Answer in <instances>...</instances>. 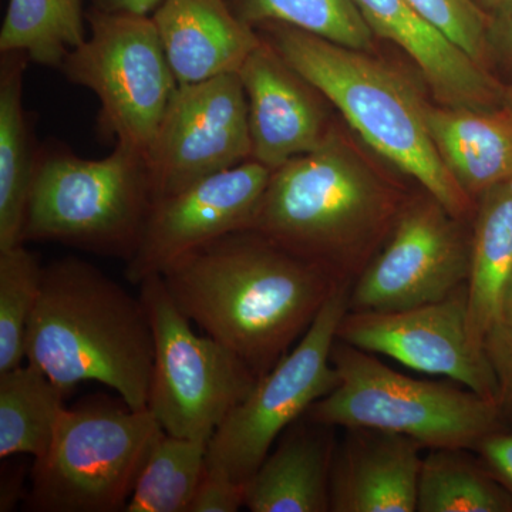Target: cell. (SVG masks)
<instances>
[{"label":"cell","mask_w":512,"mask_h":512,"mask_svg":"<svg viewBox=\"0 0 512 512\" xmlns=\"http://www.w3.org/2000/svg\"><path fill=\"white\" fill-rule=\"evenodd\" d=\"M161 276L184 315L258 379L291 352L343 286L252 228L195 249Z\"/></svg>","instance_id":"cell-1"},{"label":"cell","mask_w":512,"mask_h":512,"mask_svg":"<svg viewBox=\"0 0 512 512\" xmlns=\"http://www.w3.org/2000/svg\"><path fill=\"white\" fill-rule=\"evenodd\" d=\"M406 201L332 128L316 150L272 171L251 228L352 288Z\"/></svg>","instance_id":"cell-2"},{"label":"cell","mask_w":512,"mask_h":512,"mask_svg":"<svg viewBox=\"0 0 512 512\" xmlns=\"http://www.w3.org/2000/svg\"><path fill=\"white\" fill-rule=\"evenodd\" d=\"M26 359L64 392L100 383L130 409H147L154 338L146 306L90 262L57 259L43 268Z\"/></svg>","instance_id":"cell-3"},{"label":"cell","mask_w":512,"mask_h":512,"mask_svg":"<svg viewBox=\"0 0 512 512\" xmlns=\"http://www.w3.org/2000/svg\"><path fill=\"white\" fill-rule=\"evenodd\" d=\"M258 35L336 107L384 160L417 181L460 220L473 221L476 202L448 173L427 130L426 99L389 63L303 30L264 23Z\"/></svg>","instance_id":"cell-4"},{"label":"cell","mask_w":512,"mask_h":512,"mask_svg":"<svg viewBox=\"0 0 512 512\" xmlns=\"http://www.w3.org/2000/svg\"><path fill=\"white\" fill-rule=\"evenodd\" d=\"M154 201L146 154L116 144L87 160L66 148L39 151L22 241L57 242L130 261Z\"/></svg>","instance_id":"cell-5"},{"label":"cell","mask_w":512,"mask_h":512,"mask_svg":"<svg viewBox=\"0 0 512 512\" xmlns=\"http://www.w3.org/2000/svg\"><path fill=\"white\" fill-rule=\"evenodd\" d=\"M330 360L339 383L305 414L316 423L403 434L427 450H474L507 424L497 403L473 390L404 376L342 340L333 343Z\"/></svg>","instance_id":"cell-6"},{"label":"cell","mask_w":512,"mask_h":512,"mask_svg":"<svg viewBox=\"0 0 512 512\" xmlns=\"http://www.w3.org/2000/svg\"><path fill=\"white\" fill-rule=\"evenodd\" d=\"M163 431L148 409L64 407L49 450L33 463L29 510L124 512Z\"/></svg>","instance_id":"cell-7"},{"label":"cell","mask_w":512,"mask_h":512,"mask_svg":"<svg viewBox=\"0 0 512 512\" xmlns=\"http://www.w3.org/2000/svg\"><path fill=\"white\" fill-rule=\"evenodd\" d=\"M89 35L64 60L70 83L96 94L97 128L114 144L146 154L178 87L151 16L90 8Z\"/></svg>","instance_id":"cell-8"},{"label":"cell","mask_w":512,"mask_h":512,"mask_svg":"<svg viewBox=\"0 0 512 512\" xmlns=\"http://www.w3.org/2000/svg\"><path fill=\"white\" fill-rule=\"evenodd\" d=\"M140 288L154 338L147 409L164 433L210 441L258 377L227 346L192 329L163 276H148Z\"/></svg>","instance_id":"cell-9"},{"label":"cell","mask_w":512,"mask_h":512,"mask_svg":"<svg viewBox=\"0 0 512 512\" xmlns=\"http://www.w3.org/2000/svg\"><path fill=\"white\" fill-rule=\"evenodd\" d=\"M349 292L335 289L291 352L222 421L208 443L207 470L247 484L282 433L338 386L330 353Z\"/></svg>","instance_id":"cell-10"},{"label":"cell","mask_w":512,"mask_h":512,"mask_svg":"<svg viewBox=\"0 0 512 512\" xmlns=\"http://www.w3.org/2000/svg\"><path fill=\"white\" fill-rule=\"evenodd\" d=\"M473 221L424 191L407 198L384 247L349 292L348 311L392 312L443 301L467 285Z\"/></svg>","instance_id":"cell-11"},{"label":"cell","mask_w":512,"mask_h":512,"mask_svg":"<svg viewBox=\"0 0 512 512\" xmlns=\"http://www.w3.org/2000/svg\"><path fill=\"white\" fill-rule=\"evenodd\" d=\"M251 158L248 100L239 74L178 84L147 153L154 198Z\"/></svg>","instance_id":"cell-12"},{"label":"cell","mask_w":512,"mask_h":512,"mask_svg":"<svg viewBox=\"0 0 512 512\" xmlns=\"http://www.w3.org/2000/svg\"><path fill=\"white\" fill-rule=\"evenodd\" d=\"M336 339L419 372L446 376L497 403L493 369L468 329L467 285L443 301L403 311H348Z\"/></svg>","instance_id":"cell-13"},{"label":"cell","mask_w":512,"mask_h":512,"mask_svg":"<svg viewBox=\"0 0 512 512\" xmlns=\"http://www.w3.org/2000/svg\"><path fill=\"white\" fill-rule=\"evenodd\" d=\"M272 171L255 160L154 198L126 278L140 285L178 259L225 235L251 228Z\"/></svg>","instance_id":"cell-14"},{"label":"cell","mask_w":512,"mask_h":512,"mask_svg":"<svg viewBox=\"0 0 512 512\" xmlns=\"http://www.w3.org/2000/svg\"><path fill=\"white\" fill-rule=\"evenodd\" d=\"M238 74L248 100L252 160L275 171L326 140L332 127L325 97L264 39Z\"/></svg>","instance_id":"cell-15"},{"label":"cell","mask_w":512,"mask_h":512,"mask_svg":"<svg viewBox=\"0 0 512 512\" xmlns=\"http://www.w3.org/2000/svg\"><path fill=\"white\" fill-rule=\"evenodd\" d=\"M367 26L402 49L419 67L434 100L444 106L497 110L505 84L421 18L407 0H353Z\"/></svg>","instance_id":"cell-16"},{"label":"cell","mask_w":512,"mask_h":512,"mask_svg":"<svg viewBox=\"0 0 512 512\" xmlns=\"http://www.w3.org/2000/svg\"><path fill=\"white\" fill-rule=\"evenodd\" d=\"M336 444L330 512H414L423 450L390 431L353 427Z\"/></svg>","instance_id":"cell-17"},{"label":"cell","mask_w":512,"mask_h":512,"mask_svg":"<svg viewBox=\"0 0 512 512\" xmlns=\"http://www.w3.org/2000/svg\"><path fill=\"white\" fill-rule=\"evenodd\" d=\"M151 18L180 84L238 73L262 42L227 0H161Z\"/></svg>","instance_id":"cell-18"},{"label":"cell","mask_w":512,"mask_h":512,"mask_svg":"<svg viewBox=\"0 0 512 512\" xmlns=\"http://www.w3.org/2000/svg\"><path fill=\"white\" fill-rule=\"evenodd\" d=\"M335 427L302 416L279 437L247 481L252 512H330Z\"/></svg>","instance_id":"cell-19"},{"label":"cell","mask_w":512,"mask_h":512,"mask_svg":"<svg viewBox=\"0 0 512 512\" xmlns=\"http://www.w3.org/2000/svg\"><path fill=\"white\" fill-rule=\"evenodd\" d=\"M424 119L448 173L474 202L512 178V116L505 107L476 110L424 104Z\"/></svg>","instance_id":"cell-20"},{"label":"cell","mask_w":512,"mask_h":512,"mask_svg":"<svg viewBox=\"0 0 512 512\" xmlns=\"http://www.w3.org/2000/svg\"><path fill=\"white\" fill-rule=\"evenodd\" d=\"M25 53H2L0 60V251L23 244L30 188L39 158L32 126L23 109Z\"/></svg>","instance_id":"cell-21"},{"label":"cell","mask_w":512,"mask_h":512,"mask_svg":"<svg viewBox=\"0 0 512 512\" xmlns=\"http://www.w3.org/2000/svg\"><path fill=\"white\" fill-rule=\"evenodd\" d=\"M512 274V178L476 201L467 282L468 329L478 348L500 322L501 299Z\"/></svg>","instance_id":"cell-22"},{"label":"cell","mask_w":512,"mask_h":512,"mask_svg":"<svg viewBox=\"0 0 512 512\" xmlns=\"http://www.w3.org/2000/svg\"><path fill=\"white\" fill-rule=\"evenodd\" d=\"M67 394L30 363L0 373V458L45 456Z\"/></svg>","instance_id":"cell-23"},{"label":"cell","mask_w":512,"mask_h":512,"mask_svg":"<svg viewBox=\"0 0 512 512\" xmlns=\"http://www.w3.org/2000/svg\"><path fill=\"white\" fill-rule=\"evenodd\" d=\"M467 448H430L423 457L417 512H512V498Z\"/></svg>","instance_id":"cell-24"},{"label":"cell","mask_w":512,"mask_h":512,"mask_svg":"<svg viewBox=\"0 0 512 512\" xmlns=\"http://www.w3.org/2000/svg\"><path fill=\"white\" fill-rule=\"evenodd\" d=\"M83 0H9L0 53H25L30 63L60 70L87 39Z\"/></svg>","instance_id":"cell-25"},{"label":"cell","mask_w":512,"mask_h":512,"mask_svg":"<svg viewBox=\"0 0 512 512\" xmlns=\"http://www.w3.org/2000/svg\"><path fill=\"white\" fill-rule=\"evenodd\" d=\"M208 443L163 431L148 454L124 512H190L207 467Z\"/></svg>","instance_id":"cell-26"},{"label":"cell","mask_w":512,"mask_h":512,"mask_svg":"<svg viewBox=\"0 0 512 512\" xmlns=\"http://www.w3.org/2000/svg\"><path fill=\"white\" fill-rule=\"evenodd\" d=\"M239 20L256 28L282 23L336 45L370 52L375 33L353 0H227Z\"/></svg>","instance_id":"cell-27"},{"label":"cell","mask_w":512,"mask_h":512,"mask_svg":"<svg viewBox=\"0 0 512 512\" xmlns=\"http://www.w3.org/2000/svg\"><path fill=\"white\" fill-rule=\"evenodd\" d=\"M43 268L26 244L0 251V373L22 365Z\"/></svg>","instance_id":"cell-28"},{"label":"cell","mask_w":512,"mask_h":512,"mask_svg":"<svg viewBox=\"0 0 512 512\" xmlns=\"http://www.w3.org/2000/svg\"><path fill=\"white\" fill-rule=\"evenodd\" d=\"M409 5L456 43L477 63L488 67L487 29L490 18L473 0H407ZM491 72V70H490Z\"/></svg>","instance_id":"cell-29"},{"label":"cell","mask_w":512,"mask_h":512,"mask_svg":"<svg viewBox=\"0 0 512 512\" xmlns=\"http://www.w3.org/2000/svg\"><path fill=\"white\" fill-rule=\"evenodd\" d=\"M484 352L497 380V406L512 424V325L497 323L484 339Z\"/></svg>","instance_id":"cell-30"},{"label":"cell","mask_w":512,"mask_h":512,"mask_svg":"<svg viewBox=\"0 0 512 512\" xmlns=\"http://www.w3.org/2000/svg\"><path fill=\"white\" fill-rule=\"evenodd\" d=\"M245 491L247 484L237 483L205 468L190 512H237L245 507Z\"/></svg>","instance_id":"cell-31"},{"label":"cell","mask_w":512,"mask_h":512,"mask_svg":"<svg viewBox=\"0 0 512 512\" xmlns=\"http://www.w3.org/2000/svg\"><path fill=\"white\" fill-rule=\"evenodd\" d=\"M487 470L510 493L512 498V424H504L488 434L474 448Z\"/></svg>","instance_id":"cell-32"},{"label":"cell","mask_w":512,"mask_h":512,"mask_svg":"<svg viewBox=\"0 0 512 512\" xmlns=\"http://www.w3.org/2000/svg\"><path fill=\"white\" fill-rule=\"evenodd\" d=\"M487 52L491 72L505 86H512V15L490 19Z\"/></svg>","instance_id":"cell-33"},{"label":"cell","mask_w":512,"mask_h":512,"mask_svg":"<svg viewBox=\"0 0 512 512\" xmlns=\"http://www.w3.org/2000/svg\"><path fill=\"white\" fill-rule=\"evenodd\" d=\"M161 0H92V8L110 13H134L151 16Z\"/></svg>","instance_id":"cell-34"},{"label":"cell","mask_w":512,"mask_h":512,"mask_svg":"<svg viewBox=\"0 0 512 512\" xmlns=\"http://www.w3.org/2000/svg\"><path fill=\"white\" fill-rule=\"evenodd\" d=\"M490 19L512 15V0H473Z\"/></svg>","instance_id":"cell-35"},{"label":"cell","mask_w":512,"mask_h":512,"mask_svg":"<svg viewBox=\"0 0 512 512\" xmlns=\"http://www.w3.org/2000/svg\"><path fill=\"white\" fill-rule=\"evenodd\" d=\"M500 322L512 325V274L505 285L503 299H501Z\"/></svg>","instance_id":"cell-36"},{"label":"cell","mask_w":512,"mask_h":512,"mask_svg":"<svg viewBox=\"0 0 512 512\" xmlns=\"http://www.w3.org/2000/svg\"><path fill=\"white\" fill-rule=\"evenodd\" d=\"M504 107L512 116V86H505Z\"/></svg>","instance_id":"cell-37"}]
</instances>
